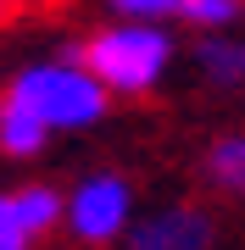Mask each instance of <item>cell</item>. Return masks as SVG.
<instances>
[{
    "label": "cell",
    "instance_id": "obj_5",
    "mask_svg": "<svg viewBox=\"0 0 245 250\" xmlns=\"http://www.w3.org/2000/svg\"><path fill=\"white\" fill-rule=\"evenodd\" d=\"M128 245H139V250H200V245H212V223L200 211H156L134 228Z\"/></svg>",
    "mask_w": 245,
    "mask_h": 250
},
{
    "label": "cell",
    "instance_id": "obj_4",
    "mask_svg": "<svg viewBox=\"0 0 245 250\" xmlns=\"http://www.w3.org/2000/svg\"><path fill=\"white\" fill-rule=\"evenodd\" d=\"M67 217L56 189L28 184V189H0V250H28Z\"/></svg>",
    "mask_w": 245,
    "mask_h": 250
},
{
    "label": "cell",
    "instance_id": "obj_8",
    "mask_svg": "<svg viewBox=\"0 0 245 250\" xmlns=\"http://www.w3.org/2000/svg\"><path fill=\"white\" fill-rule=\"evenodd\" d=\"M200 67H206L212 83H240L245 78V45H234V39H206L200 45Z\"/></svg>",
    "mask_w": 245,
    "mask_h": 250
},
{
    "label": "cell",
    "instance_id": "obj_6",
    "mask_svg": "<svg viewBox=\"0 0 245 250\" xmlns=\"http://www.w3.org/2000/svg\"><path fill=\"white\" fill-rule=\"evenodd\" d=\"M45 139H50V123L39 111H28L22 100H0V150L6 156H39L45 150Z\"/></svg>",
    "mask_w": 245,
    "mask_h": 250
},
{
    "label": "cell",
    "instance_id": "obj_7",
    "mask_svg": "<svg viewBox=\"0 0 245 250\" xmlns=\"http://www.w3.org/2000/svg\"><path fill=\"white\" fill-rule=\"evenodd\" d=\"M206 172H212V184H223V189H228V195H245V134L212 145Z\"/></svg>",
    "mask_w": 245,
    "mask_h": 250
},
{
    "label": "cell",
    "instance_id": "obj_10",
    "mask_svg": "<svg viewBox=\"0 0 245 250\" xmlns=\"http://www.w3.org/2000/svg\"><path fill=\"white\" fill-rule=\"evenodd\" d=\"M184 17L206 22V28H223V22L240 17V0H184Z\"/></svg>",
    "mask_w": 245,
    "mask_h": 250
},
{
    "label": "cell",
    "instance_id": "obj_9",
    "mask_svg": "<svg viewBox=\"0 0 245 250\" xmlns=\"http://www.w3.org/2000/svg\"><path fill=\"white\" fill-rule=\"evenodd\" d=\"M117 17H139V22H162V17H184V0H106Z\"/></svg>",
    "mask_w": 245,
    "mask_h": 250
},
{
    "label": "cell",
    "instance_id": "obj_2",
    "mask_svg": "<svg viewBox=\"0 0 245 250\" xmlns=\"http://www.w3.org/2000/svg\"><path fill=\"white\" fill-rule=\"evenodd\" d=\"M78 62L95 72L106 89L117 95H145L156 78L167 72L173 62V39L162 34L156 22H117V28H100L89 45L78 50Z\"/></svg>",
    "mask_w": 245,
    "mask_h": 250
},
{
    "label": "cell",
    "instance_id": "obj_1",
    "mask_svg": "<svg viewBox=\"0 0 245 250\" xmlns=\"http://www.w3.org/2000/svg\"><path fill=\"white\" fill-rule=\"evenodd\" d=\"M11 100H22L28 111H39L50 128H89L106 117V83L95 78L78 56H62V62H39L11 78Z\"/></svg>",
    "mask_w": 245,
    "mask_h": 250
},
{
    "label": "cell",
    "instance_id": "obj_3",
    "mask_svg": "<svg viewBox=\"0 0 245 250\" xmlns=\"http://www.w3.org/2000/svg\"><path fill=\"white\" fill-rule=\"evenodd\" d=\"M128 206H134L128 178L95 172V178H84L73 195H67V228H73V239H84V245H106V239H117L128 228Z\"/></svg>",
    "mask_w": 245,
    "mask_h": 250
}]
</instances>
